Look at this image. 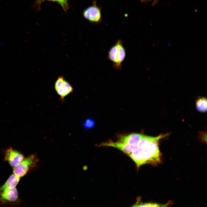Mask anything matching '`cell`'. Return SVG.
Returning <instances> with one entry per match:
<instances>
[{"label": "cell", "instance_id": "6", "mask_svg": "<svg viewBox=\"0 0 207 207\" xmlns=\"http://www.w3.org/2000/svg\"><path fill=\"white\" fill-rule=\"evenodd\" d=\"M19 200L18 193L16 187L0 192V203L2 204H11Z\"/></svg>", "mask_w": 207, "mask_h": 207}, {"label": "cell", "instance_id": "10", "mask_svg": "<svg viewBox=\"0 0 207 207\" xmlns=\"http://www.w3.org/2000/svg\"><path fill=\"white\" fill-rule=\"evenodd\" d=\"M118 51V45L117 42L110 49L108 53L109 59L114 64L116 62Z\"/></svg>", "mask_w": 207, "mask_h": 207}, {"label": "cell", "instance_id": "12", "mask_svg": "<svg viewBox=\"0 0 207 207\" xmlns=\"http://www.w3.org/2000/svg\"><path fill=\"white\" fill-rule=\"evenodd\" d=\"M83 125L86 129H91L94 126L95 122L91 119H88L85 121Z\"/></svg>", "mask_w": 207, "mask_h": 207}, {"label": "cell", "instance_id": "8", "mask_svg": "<svg viewBox=\"0 0 207 207\" xmlns=\"http://www.w3.org/2000/svg\"><path fill=\"white\" fill-rule=\"evenodd\" d=\"M116 42L118 45V51L116 61L114 65L115 68H119L125 58L126 52L122 41L121 40H118Z\"/></svg>", "mask_w": 207, "mask_h": 207}, {"label": "cell", "instance_id": "15", "mask_svg": "<svg viewBox=\"0 0 207 207\" xmlns=\"http://www.w3.org/2000/svg\"><path fill=\"white\" fill-rule=\"evenodd\" d=\"M158 0H141V2H147L150 1H153V3L154 4Z\"/></svg>", "mask_w": 207, "mask_h": 207}, {"label": "cell", "instance_id": "9", "mask_svg": "<svg viewBox=\"0 0 207 207\" xmlns=\"http://www.w3.org/2000/svg\"><path fill=\"white\" fill-rule=\"evenodd\" d=\"M197 110L201 112H205L207 111V99L204 97H200L196 102Z\"/></svg>", "mask_w": 207, "mask_h": 207}, {"label": "cell", "instance_id": "16", "mask_svg": "<svg viewBox=\"0 0 207 207\" xmlns=\"http://www.w3.org/2000/svg\"><path fill=\"white\" fill-rule=\"evenodd\" d=\"M66 0L68 1V0Z\"/></svg>", "mask_w": 207, "mask_h": 207}, {"label": "cell", "instance_id": "13", "mask_svg": "<svg viewBox=\"0 0 207 207\" xmlns=\"http://www.w3.org/2000/svg\"><path fill=\"white\" fill-rule=\"evenodd\" d=\"M50 1H55L57 2L62 7L64 10H66L68 7L67 1L66 0H47Z\"/></svg>", "mask_w": 207, "mask_h": 207}, {"label": "cell", "instance_id": "7", "mask_svg": "<svg viewBox=\"0 0 207 207\" xmlns=\"http://www.w3.org/2000/svg\"><path fill=\"white\" fill-rule=\"evenodd\" d=\"M20 180V177L13 173L10 176L4 184L0 187V192L7 189L16 187Z\"/></svg>", "mask_w": 207, "mask_h": 207}, {"label": "cell", "instance_id": "14", "mask_svg": "<svg viewBox=\"0 0 207 207\" xmlns=\"http://www.w3.org/2000/svg\"><path fill=\"white\" fill-rule=\"evenodd\" d=\"M45 0H37L35 3V5L36 6L40 5L41 3Z\"/></svg>", "mask_w": 207, "mask_h": 207}, {"label": "cell", "instance_id": "4", "mask_svg": "<svg viewBox=\"0 0 207 207\" xmlns=\"http://www.w3.org/2000/svg\"><path fill=\"white\" fill-rule=\"evenodd\" d=\"M55 87L57 94L62 98L72 92L73 90L72 86L63 76L58 77L55 83Z\"/></svg>", "mask_w": 207, "mask_h": 207}, {"label": "cell", "instance_id": "5", "mask_svg": "<svg viewBox=\"0 0 207 207\" xmlns=\"http://www.w3.org/2000/svg\"><path fill=\"white\" fill-rule=\"evenodd\" d=\"M24 158V156L22 154L11 147L5 151V160L7 161L12 167H14Z\"/></svg>", "mask_w": 207, "mask_h": 207}, {"label": "cell", "instance_id": "11", "mask_svg": "<svg viewBox=\"0 0 207 207\" xmlns=\"http://www.w3.org/2000/svg\"><path fill=\"white\" fill-rule=\"evenodd\" d=\"M166 204L161 205L157 203H144L140 202V200L137 202L133 206L135 207H160L166 206Z\"/></svg>", "mask_w": 207, "mask_h": 207}, {"label": "cell", "instance_id": "3", "mask_svg": "<svg viewBox=\"0 0 207 207\" xmlns=\"http://www.w3.org/2000/svg\"><path fill=\"white\" fill-rule=\"evenodd\" d=\"M83 15L86 19L93 23H100L102 21L101 8L97 5L95 1L84 11Z\"/></svg>", "mask_w": 207, "mask_h": 207}, {"label": "cell", "instance_id": "1", "mask_svg": "<svg viewBox=\"0 0 207 207\" xmlns=\"http://www.w3.org/2000/svg\"><path fill=\"white\" fill-rule=\"evenodd\" d=\"M166 135L162 134L156 137H152L144 135L135 146H132L120 143L119 149L130 157L138 168L146 164L156 165L161 162L159 142Z\"/></svg>", "mask_w": 207, "mask_h": 207}, {"label": "cell", "instance_id": "2", "mask_svg": "<svg viewBox=\"0 0 207 207\" xmlns=\"http://www.w3.org/2000/svg\"><path fill=\"white\" fill-rule=\"evenodd\" d=\"M38 160L34 155H30L14 167L13 174L20 178L23 177L30 168L36 166Z\"/></svg>", "mask_w": 207, "mask_h": 207}]
</instances>
